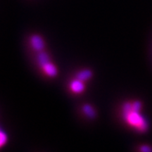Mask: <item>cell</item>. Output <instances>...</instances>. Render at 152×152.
<instances>
[{
  "label": "cell",
  "mask_w": 152,
  "mask_h": 152,
  "mask_svg": "<svg viewBox=\"0 0 152 152\" xmlns=\"http://www.w3.org/2000/svg\"><path fill=\"white\" fill-rule=\"evenodd\" d=\"M36 61H37V64L39 66V68H42L45 64L50 61L51 58L49 55L46 52L42 51V52L37 53Z\"/></svg>",
  "instance_id": "5"
},
{
  "label": "cell",
  "mask_w": 152,
  "mask_h": 152,
  "mask_svg": "<svg viewBox=\"0 0 152 152\" xmlns=\"http://www.w3.org/2000/svg\"><path fill=\"white\" fill-rule=\"evenodd\" d=\"M83 109V112L85 113V115H86L87 117H88L89 118L94 119L96 118V111H95L94 108H93L91 105H90V104H85V105L83 106V109Z\"/></svg>",
  "instance_id": "7"
},
{
  "label": "cell",
  "mask_w": 152,
  "mask_h": 152,
  "mask_svg": "<svg viewBox=\"0 0 152 152\" xmlns=\"http://www.w3.org/2000/svg\"><path fill=\"white\" fill-rule=\"evenodd\" d=\"M92 71L90 69H83L77 72L75 75V78L80 80L83 82H86L92 78Z\"/></svg>",
  "instance_id": "6"
},
{
  "label": "cell",
  "mask_w": 152,
  "mask_h": 152,
  "mask_svg": "<svg viewBox=\"0 0 152 152\" xmlns=\"http://www.w3.org/2000/svg\"><path fill=\"white\" fill-rule=\"evenodd\" d=\"M84 83L85 82L80 80L77 78L72 80L69 84L70 90L74 94H81L85 90V85Z\"/></svg>",
  "instance_id": "3"
},
{
  "label": "cell",
  "mask_w": 152,
  "mask_h": 152,
  "mask_svg": "<svg viewBox=\"0 0 152 152\" xmlns=\"http://www.w3.org/2000/svg\"><path fill=\"white\" fill-rule=\"evenodd\" d=\"M122 114L124 121L137 132L144 133L149 128L147 121L141 114V111L134 109L130 102H126L122 107Z\"/></svg>",
  "instance_id": "1"
},
{
  "label": "cell",
  "mask_w": 152,
  "mask_h": 152,
  "mask_svg": "<svg viewBox=\"0 0 152 152\" xmlns=\"http://www.w3.org/2000/svg\"><path fill=\"white\" fill-rule=\"evenodd\" d=\"M46 75L49 77H54L58 75L57 67L52 62V61L47 63L42 67L40 68Z\"/></svg>",
  "instance_id": "4"
},
{
  "label": "cell",
  "mask_w": 152,
  "mask_h": 152,
  "mask_svg": "<svg viewBox=\"0 0 152 152\" xmlns=\"http://www.w3.org/2000/svg\"><path fill=\"white\" fill-rule=\"evenodd\" d=\"M30 45L32 49L37 53L44 51L45 47V43L43 38L37 34H34L30 37Z\"/></svg>",
  "instance_id": "2"
},
{
  "label": "cell",
  "mask_w": 152,
  "mask_h": 152,
  "mask_svg": "<svg viewBox=\"0 0 152 152\" xmlns=\"http://www.w3.org/2000/svg\"><path fill=\"white\" fill-rule=\"evenodd\" d=\"M140 152H152V148L148 145H142L140 148Z\"/></svg>",
  "instance_id": "9"
},
{
  "label": "cell",
  "mask_w": 152,
  "mask_h": 152,
  "mask_svg": "<svg viewBox=\"0 0 152 152\" xmlns=\"http://www.w3.org/2000/svg\"><path fill=\"white\" fill-rule=\"evenodd\" d=\"M7 141H8V136H7V133L1 129V132H0V145H1V147H3L7 143Z\"/></svg>",
  "instance_id": "8"
}]
</instances>
